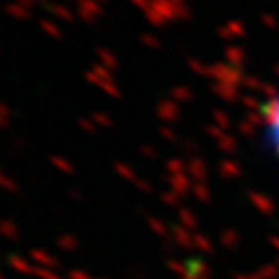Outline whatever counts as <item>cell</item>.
Wrapping results in <instances>:
<instances>
[{"instance_id": "cell-1", "label": "cell", "mask_w": 279, "mask_h": 279, "mask_svg": "<svg viewBox=\"0 0 279 279\" xmlns=\"http://www.w3.org/2000/svg\"><path fill=\"white\" fill-rule=\"evenodd\" d=\"M273 129H275L277 141H279V104H275V118H273Z\"/></svg>"}]
</instances>
